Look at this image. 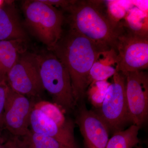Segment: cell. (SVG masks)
Masks as SVG:
<instances>
[{
  "instance_id": "obj_20",
  "label": "cell",
  "mask_w": 148,
  "mask_h": 148,
  "mask_svg": "<svg viewBox=\"0 0 148 148\" xmlns=\"http://www.w3.org/2000/svg\"><path fill=\"white\" fill-rule=\"evenodd\" d=\"M110 84L106 80L93 82L89 86L88 95L90 102L95 108H101Z\"/></svg>"
},
{
  "instance_id": "obj_3",
  "label": "cell",
  "mask_w": 148,
  "mask_h": 148,
  "mask_svg": "<svg viewBox=\"0 0 148 148\" xmlns=\"http://www.w3.org/2000/svg\"><path fill=\"white\" fill-rule=\"evenodd\" d=\"M22 8L27 27L50 50L63 36V12L42 0L23 1Z\"/></svg>"
},
{
  "instance_id": "obj_1",
  "label": "cell",
  "mask_w": 148,
  "mask_h": 148,
  "mask_svg": "<svg viewBox=\"0 0 148 148\" xmlns=\"http://www.w3.org/2000/svg\"><path fill=\"white\" fill-rule=\"evenodd\" d=\"M70 30L91 40L105 51L116 52L119 37L124 31L123 22L116 24L109 18L105 1L71 0L65 10Z\"/></svg>"
},
{
  "instance_id": "obj_18",
  "label": "cell",
  "mask_w": 148,
  "mask_h": 148,
  "mask_svg": "<svg viewBox=\"0 0 148 148\" xmlns=\"http://www.w3.org/2000/svg\"><path fill=\"white\" fill-rule=\"evenodd\" d=\"M107 12L109 18L114 24H119L125 18L127 12L133 6L132 2L125 1H106Z\"/></svg>"
},
{
  "instance_id": "obj_26",
  "label": "cell",
  "mask_w": 148,
  "mask_h": 148,
  "mask_svg": "<svg viewBox=\"0 0 148 148\" xmlns=\"http://www.w3.org/2000/svg\"><path fill=\"white\" fill-rule=\"evenodd\" d=\"M0 148H6L4 147H2V146H1V147H0Z\"/></svg>"
},
{
  "instance_id": "obj_23",
  "label": "cell",
  "mask_w": 148,
  "mask_h": 148,
  "mask_svg": "<svg viewBox=\"0 0 148 148\" xmlns=\"http://www.w3.org/2000/svg\"><path fill=\"white\" fill-rule=\"evenodd\" d=\"M7 148H27L23 141L18 139V137L13 138V140H10L6 144Z\"/></svg>"
},
{
  "instance_id": "obj_24",
  "label": "cell",
  "mask_w": 148,
  "mask_h": 148,
  "mask_svg": "<svg viewBox=\"0 0 148 148\" xmlns=\"http://www.w3.org/2000/svg\"><path fill=\"white\" fill-rule=\"evenodd\" d=\"M4 2L3 1H0V6Z\"/></svg>"
},
{
  "instance_id": "obj_13",
  "label": "cell",
  "mask_w": 148,
  "mask_h": 148,
  "mask_svg": "<svg viewBox=\"0 0 148 148\" xmlns=\"http://www.w3.org/2000/svg\"><path fill=\"white\" fill-rule=\"evenodd\" d=\"M27 48L26 40L0 41V81H6L8 72Z\"/></svg>"
},
{
  "instance_id": "obj_5",
  "label": "cell",
  "mask_w": 148,
  "mask_h": 148,
  "mask_svg": "<svg viewBox=\"0 0 148 148\" xmlns=\"http://www.w3.org/2000/svg\"><path fill=\"white\" fill-rule=\"evenodd\" d=\"M110 84L99 113L109 130L115 132L122 130L128 121V110L125 95V77L116 72Z\"/></svg>"
},
{
  "instance_id": "obj_6",
  "label": "cell",
  "mask_w": 148,
  "mask_h": 148,
  "mask_svg": "<svg viewBox=\"0 0 148 148\" xmlns=\"http://www.w3.org/2000/svg\"><path fill=\"white\" fill-rule=\"evenodd\" d=\"M117 72L124 75L148 66V36L133 34L125 29L119 37L116 48Z\"/></svg>"
},
{
  "instance_id": "obj_11",
  "label": "cell",
  "mask_w": 148,
  "mask_h": 148,
  "mask_svg": "<svg viewBox=\"0 0 148 148\" xmlns=\"http://www.w3.org/2000/svg\"><path fill=\"white\" fill-rule=\"evenodd\" d=\"M30 126L35 133L54 138L69 147L78 148L71 122L64 126H59L40 111L34 108L30 116Z\"/></svg>"
},
{
  "instance_id": "obj_21",
  "label": "cell",
  "mask_w": 148,
  "mask_h": 148,
  "mask_svg": "<svg viewBox=\"0 0 148 148\" xmlns=\"http://www.w3.org/2000/svg\"><path fill=\"white\" fill-rule=\"evenodd\" d=\"M10 87L7 82L0 81V129L4 126L3 113L6 98Z\"/></svg>"
},
{
  "instance_id": "obj_2",
  "label": "cell",
  "mask_w": 148,
  "mask_h": 148,
  "mask_svg": "<svg viewBox=\"0 0 148 148\" xmlns=\"http://www.w3.org/2000/svg\"><path fill=\"white\" fill-rule=\"evenodd\" d=\"M50 51L68 70L76 103L84 98L89 86L90 69L101 52L106 51L82 35L69 30Z\"/></svg>"
},
{
  "instance_id": "obj_19",
  "label": "cell",
  "mask_w": 148,
  "mask_h": 148,
  "mask_svg": "<svg viewBox=\"0 0 148 148\" xmlns=\"http://www.w3.org/2000/svg\"><path fill=\"white\" fill-rule=\"evenodd\" d=\"M34 108L40 111L59 126H64L69 122L66 120L60 108L56 104L42 101L34 104Z\"/></svg>"
},
{
  "instance_id": "obj_4",
  "label": "cell",
  "mask_w": 148,
  "mask_h": 148,
  "mask_svg": "<svg viewBox=\"0 0 148 148\" xmlns=\"http://www.w3.org/2000/svg\"><path fill=\"white\" fill-rule=\"evenodd\" d=\"M36 54L43 88L52 96L59 108L73 110L76 105L68 70L51 51Z\"/></svg>"
},
{
  "instance_id": "obj_27",
  "label": "cell",
  "mask_w": 148,
  "mask_h": 148,
  "mask_svg": "<svg viewBox=\"0 0 148 148\" xmlns=\"http://www.w3.org/2000/svg\"><path fill=\"white\" fill-rule=\"evenodd\" d=\"M141 148V147H138V148Z\"/></svg>"
},
{
  "instance_id": "obj_17",
  "label": "cell",
  "mask_w": 148,
  "mask_h": 148,
  "mask_svg": "<svg viewBox=\"0 0 148 148\" xmlns=\"http://www.w3.org/2000/svg\"><path fill=\"white\" fill-rule=\"evenodd\" d=\"M23 143L27 148H71L49 136L30 130L24 136Z\"/></svg>"
},
{
  "instance_id": "obj_14",
  "label": "cell",
  "mask_w": 148,
  "mask_h": 148,
  "mask_svg": "<svg viewBox=\"0 0 148 148\" xmlns=\"http://www.w3.org/2000/svg\"><path fill=\"white\" fill-rule=\"evenodd\" d=\"M117 55L115 51L111 49L101 52L89 72V86L93 82L106 80L113 76L117 72Z\"/></svg>"
},
{
  "instance_id": "obj_7",
  "label": "cell",
  "mask_w": 148,
  "mask_h": 148,
  "mask_svg": "<svg viewBox=\"0 0 148 148\" xmlns=\"http://www.w3.org/2000/svg\"><path fill=\"white\" fill-rule=\"evenodd\" d=\"M11 89L24 95L37 96L43 90L36 54L24 52L20 56L7 76Z\"/></svg>"
},
{
  "instance_id": "obj_15",
  "label": "cell",
  "mask_w": 148,
  "mask_h": 148,
  "mask_svg": "<svg viewBox=\"0 0 148 148\" xmlns=\"http://www.w3.org/2000/svg\"><path fill=\"white\" fill-rule=\"evenodd\" d=\"M140 127L132 124L125 130L116 131L109 139L106 148H133L140 142Z\"/></svg>"
},
{
  "instance_id": "obj_10",
  "label": "cell",
  "mask_w": 148,
  "mask_h": 148,
  "mask_svg": "<svg viewBox=\"0 0 148 148\" xmlns=\"http://www.w3.org/2000/svg\"><path fill=\"white\" fill-rule=\"evenodd\" d=\"M76 123L86 148H106L109 139V130L98 114L83 106L77 116Z\"/></svg>"
},
{
  "instance_id": "obj_8",
  "label": "cell",
  "mask_w": 148,
  "mask_h": 148,
  "mask_svg": "<svg viewBox=\"0 0 148 148\" xmlns=\"http://www.w3.org/2000/svg\"><path fill=\"white\" fill-rule=\"evenodd\" d=\"M124 76L128 121L140 127L148 118V75L138 71Z\"/></svg>"
},
{
  "instance_id": "obj_25",
  "label": "cell",
  "mask_w": 148,
  "mask_h": 148,
  "mask_svg": "<svg viewBox=\"0 0 148 148\" xmlns=\"http://www.w3.org/2000/svg\"><path fill=\"white\" fill-rule=\"evenodd\" d=\"M1 138H0V147H1Z\"/></svg>"
},
{
  "instance_id": "obj_16",
  "label": "cell",
  "mask_w": 148,
  "mask_h": 148,
  "mask_svg": "<svg viewBox=\"0 0 148 148\" xmlns=\"http://www.w3.org/2000/svg\"><path fill=\"white\" fill-rule=\"evenodd\" d=\"M123 23L125 29L133 34L148 36L147 12L132 7L127 12Z\"/></svg>"
},
{
  "instance_id": "obj_22",
  "label": "cell",
  "mask_w": 148,
  "mask_h": 148,
  "mask_svg": "<svg viewBox=\"0 0 148 148\" xmlns=\"http://www.w3.org/2000/svg\"><path fill=\"white\" fill-rule=\"evenodd\" d=\"M43 1L55 8H61L64 11L70 5L71 0H42Z\"/></svg>"
},
{
  "instance_id": "obj_12",
  "label": "cell",
  "mask_w": 148,
  "mask_h": 148,
  "mask_svg": "<svg viewBox=\"0 0 148 148\" xmlns=\"http://www.w3.org/2000/svg\"><path fill=\"white\" fill-rule=\"evenodd\" d=\"M17 9L11 1L0 6V41L26 40Z\"/></svg>"
},
{
  "instance_id": "obj_9",
  "label": "cell",
  "mask_w": 148,
  "mask_h": 148,
  "mask_svg": "<svg viewBox=\"0 0 148 148\" xmlns=\"http://www.w3.org/2000/svg\"><path fill=\"white\" fill-rule=\"evenodd\" d=\"M34 105L25 95L10 87L4 109V126L16 137L26 136L30 131V116Z\"/></svg>"
}]
</instances>
